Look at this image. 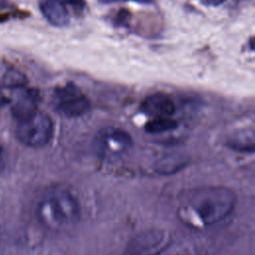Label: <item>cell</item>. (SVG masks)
<instances>
[{
    "instance_id": "cell-8",
    "label": "cell",
    "mask_w": 255,
    "mask_h": 255,
    "mask_svg": "<svg viewBox=\"0 0 255 255\" xmlns=\"http://www.w3.org/2000/svg\"><path fill=\"white\" fill-rule=\"evenodd\" d=\"M39 8L44 18L55 27H64L70 21L69 12L61 0H39Z\"/></svg>"
},
{
    "instance_id": "cell-7",
    "label": "cell",
    "mask_w": 255,
    "mask_h": 255,
    "mask_svg": "<svg viewBox=\"0 0 255 255\" xmlns=\"http://www.w3.org/2000/svg\"><path fill=\"white\" fill-rule=\"evenodd\" d=\"M141 111L152 118L170 117L175 112L173 101L165 94L157 93L146 97L141 105Z\"/></svg>"
},
{
    "instance_id": "cell-12",
    "label": "cell",
    "mask_w": 255,
    "mask_h": 255,
    "mask_svg": "<svg viewBox=\"0 0 255 255\" xmlns=\"http://www.w3.org/2000/svg\"><path fill=\"white\" fill-rule=\"evenodd\" d=\"M135 2L139 4H152L154 0H99L100 3L102 4H114V3H119V2Z\"/></svg>"
},
{
    "instance_id": "cell-1",
    "label": "cell",
    "mask_w": 255,
    "mask_h": 255,
    "mask_svg": "<svg viewBox=\"0 0 255 255\" xmlns=\"http://www.w3.org/2000/svg\"><path fill=\"white\" fill-rule=\"evenodd\" d=\"M236 204L234 192L224 186L197 187L181 195L177 215L191 227L212 226L228 217Z\"/></svg>"
},
{
    "instance_id": "cell-14",
    "label": "cell",
    "mask_w": 255,
    "mask_h": 255,
    "mask_svg": "<svg viewBox=\"0 0 255 255\" xmlns=\"http://www.w3.org/2000/svg\"><path fill=\"white\" fill-rule=\"evenodd\" d=\"M203 5L210 6V7H216L224 3L226 0H199Z\"/></svg>"
},
{
    "instance_id": "cell-9",
    "label": "cell",
    "mask_w": 255,
    "mask_h": 255,
    "mask_svg": "<svg viewBox=\"0 0 255 255\" xmlns=\"http://www.w3.org/2000/svg\"><path fill=\"white\" fill-rule=\"evenodd\" d=\"M177 128V123L170 117L164 118H153L151 121L146 123L144 130L150 134H159L171 131Z\"/></svg>"
},
{
    "instance_id": "cell-5",
    "label": "cell",
    "mask_w": 255,
    "mask_h": 255,
    "mask_svg": "<svg viewBox=\"0 0 255 255\" xmlns=\"http://www.w3.org/2000/svg\"><path fill=\"white\" fill-rule=\"evenodd\" d=\"M54 102L57 112L67 118L81 117L87 114L91 108L89 99L73 83L57 88L54 94Z\"/></svg>"
},
{
    "instance_id": "cell-15",
    "label": "cell",
    "mask_w": 255,
    "mask_h": 255,
    "mask_svg": "<svg viewBox=\"0 0 255 255\" xmlns=\"http://www.w3.org/2000/svg\"><path fill=\"white\" fill-rule=\"evenodd\" d=\"M5 166V159H4V150L2 148V146L0 145V173L2 172V170L4 169Z\"/></svg>"
},
{
    "instance_id": "cell-4",
    "label": "cell",
    "mask_w": 255,
    "mask_h": 255,
    "mask_svg": "<svg viewBox=\"0 0 255 255\" xmlns=\"http://www.w3.org/2000/svg\"><path fill=\"white\" fill-rule=\"evenodd\" d=\"M131 148L132 138L130 134L120 128H103L94 138V149L97 155L105 160L121 159Z\"/></svg>"
},
{
    "instance_id": "cell-6",
    "label": "cell",
    "mask_w": 255,
    "mask_h": 255,
    "mask_svg": "<svg viewBox=\"0 0 255 255\" xmlns=\"http://www.w3.org/2000/svg\"><path fill=\"white\" fill-rule=\"evenodd\" d=\"M11 99V112L18 120H23L38 111L40 94L36 89L21 87L13 90Z\"/></svg>"
},
{
    "instance_id": "cell-11",
    "label": "cell",
    "mask_w": 255,
    "mask_h": 255,
    "mask_svg": "<svg viewBox=\"0 0 255 255\" xmlns=\"http://www.w3.org/2000/svg\"><path fill=\"white\" fill-rule=\"evenodd\" d=\"M63 1L66 2L68 5H70L75 11H83L87 6V3L85 0H63Z\"/></svg>"
},
{
    "instance_id": "cell-3",
    "label": "cell",
    "mask_w": 255,
    "mask_h": 255,
    "mask_svg": "<svg viewBox=\"0 0 255 255\" xmlns=\"http://www.w3.org/2000/svg\"><path fill=\"white\" fill-rule=\"evenodd\" d=\"M54 133V124L46 113L41 111L18 121L16 135L20 142L29 147H42L50 142Z\"/></svg>"
},
{
    "instance_id": "cell-13",
    "label": "cell",
    "mask_w": 255,
    "mask_h": 255,
    "mask_svg": "<svg viewBox=\"0 0 255 255\" xmlns=\"http://www.w3.org/2000/svg\"><path fill=\"white\" fill-rule=\"evenodd\" d=\"M128 12L123 9V10H121V11L118 13L116 23H117L119 26H123V25H125V24L128 22Z\"/></svg>"
},
{
    "instance_id": "cell-16",
    "label": "cell",
    "mask_w": 255,
    "mask_h": 255,
    "mask_svg": "<svg viewBox=\"0 0 255 255\" xmlns=\"http://www.w3.org/2000/svg\"><path fill=\"white\" fill-rule=\"evenodd\" d=\"M7 103H8V100H7V98L5 97V95L3 94L2 90L0 89V110H1Z\"/></svg>"
},
{
    "instance_id": "cell-10",
    "label": "cell",
    "mask_w": 255,
    "mask_h": 255,
    "mask_svg": "<svg viewBox=\"0 0 255 255\" xmlns=\"http://www.w3.org/2000/svg\"><path fill=\"white\" fill-rule=\"evenodd\" d=\"M3 84L9 89H18L25 87L27 84L26 76L18 70L10 69L3 76Z\"/></svg>"
},
{
    "instance_id": "cell-2",
    "label": "cell",
    "mask_w": 255,
    "mask_h": 255,
    "mask_svg": "<svg viewBox=\"0 0 255 255\" xmlns=\"http://www.w3.org/2000/svg\"><path fill=\"white\" fill-rule=\"evenodd\" d=\"M80 204L72 192L64 187L47 189L36 206V216L47 229L55 232L74 227L80 219Z\"/></svg>"
}]
</instances>
